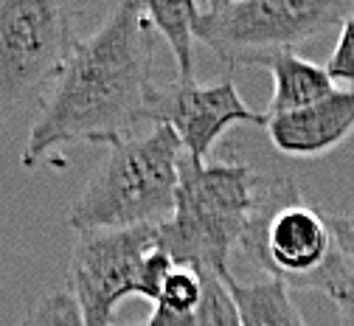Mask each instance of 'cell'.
Returning a JSON list of instances; mask_svg holds the SVG:
<instances>
[{
  "label": "cell",
  "instance_id": "9c48e42d",
  "mask_svg": "<svg viewBox=\"0 0 354 326\" xmlns=\"http://www.w3.org/2000/svg\"><path fill=\"white\" fill-rule=\"evenodd\" d=\"M264 129L273 147L290 158H324L354 132V87L332 90L309 107L270 116Z\"/></svg>",
  "mask_w": 354,
  "mask_h": 326
},
{
  "label": "cell",
  "instance_id": "4fadbf2b",
  "mask_svg": "<svg viewBox=\"0 0 354 326\" xmlns=\"http://www.w3.org/2000/svg\"><path fill=\"white\" fill-rule=\"evenodd\" d=\"M203 275V298L192 315V326H242L239 309L223 282V275L200 273Z\"/></svg>",
  "mask_w": 354,
  "mask_h": 326
},
{
  "label": "cell",
  "instance_id": "9a60e30c",
  "mask_svg": "<svg viewBox=\"0 0 354 326\" xmlns=\"http://www.w3.org/2000/svg\"><path fill=\"white\" fill-rule=\"evenodd\" d=\"M20 326H87V323L71 293H48L28 309Z\"/></svg>",
  "mask_w": 354,
  "mask_h": 326
},
{
  "label": "cell",
  "instance_id": "3957f363",
  "mask_svg": "<svg viewBox=\"0 0 354 326\" xmlns=\"http://www.w3.org/2000/svg\"><path fill=\"white\" fill-rule=\"evenodd\" d=\"M183 155L180 138L169 127L113 144L68 208V225L84 234L166 222L174 211Z\"/></svg>",
  "mask_w": 354,
  "mask_h": 326
},
{
  "label": "cell",
  "instance_id": "6da1fadb",
  "mask_svg": "<svg viewBox=\"0 0 354 326\" xmlns=\"http://www.w3.org/2000/svg\"><path fill=\"white\" fill-rule=\"evenodd\" d=\"M155 42L147 3H118L110 17L76 39L28 129L23 163L34 166L68 144H118L144 124Z\"/></svg>",
  "mask_w": 354,
  "mask_h": 326
},
{
  "label": "cell",
  "instance_id": "ac0fdd59",
  "mask_svg": "<svg viewBox=\"0 0 354 326\" xmlns=\"http://www.w3.org/2000/svg\"><path fill=\"white\" fill-rule=\"evenodd\" d=\"M329 219V230L337 242V251L351 262L354 267V214L351 217H326Z\"/></svg>",
  "mask_w": 354,
  "mask_h": 326
},
{
  "label": "cell",
  "instance_id": "ba28073f",
  "mask_svg": "<svg viewBox=\"0 0 354 326\" xmlns=\"http://www.w3.org/2000/svg\"><path fill=\"white\" fill-rule=\"evenodd\" d=\"M147 121L155 127H169L189 158L203 161L211 155L216 141L234 124H259L268 118L245 105L239 90L231 79L223 82H152L147 96Z\"/></svg>",
  "mask_w": 354,
  "mask_h": 326
},
{
  "label": "cell",
  "instance_id": "e0dca14e",
  "mask_svg": "<svg viewBox=\"0 0 354 326\" xmlns=\"http://www.w3.org/2000/svg\"><path fill=\"white\" fill-rule=\"evenodd\" d=\"M337 309V318H340V326H354V267L348 262V267L337 275V282L329 287L326 293Z\"/></svg>",
  "mask_w": 354,
  "mask_h": 326
},
{
  "label": "cell",
  "instance_id": "277c9868",
  "mask_svg": "<svg viewBox=\"0 0 354 326\" xmlns=\"http://www.w3.org/2000/svg\"><path fill=\"white\" fill-rule=\"evenodd\" d=\"M239 251L290 290L329 293L348 259L337 251L329 219L306 206L292 177H261L259 203Z\"/></svg>",
  "mask_w": 354,
  "mask_h": 326
},
{
  "label": "cell",
  "instance_id": "7a4b0ae2",
  "mask_svg": "<svg viewBox=\"0 0 354 326\" xmlns=\"http://www.w3.org/2000/svg\"><path fill=\"white\" fill-rule=\"evenodd\" d=\"M261 177L242 161H180L174 211L158 225V245L177 267L225 275L228 259L259 203Z\"/></svg>",
  "mask_w": 354,
  "mask_h": 326
},
{
  "label": "cell",
  "instance_id": "52a82bcc",
  "mask_svg": "<svg viewBox=\"0 0 354 326\" xmlns=\"http://www.w3.org/2000/svg\"><path fill=\"white\" fill-rule=\"evenodd\" d=\"M158 248V225L84 230L68 259V284L87 326H110L127 296H141L147 256Z\"/></svg>",
  "mask_w": 354,
  "mask_h": 326
},
{
  "label": "cell",
  "instance_id": "7c38bea8",
  "mask_svg": "<svg viewBox=\"0 0 354 326\" xmlns=\"http://www.w3.org/2000/svg\"><path fill=\"white\" fill-rule=\"evenodd\" d=\"M152 31H158L174 54L177 82H194V48H197V3H147Z\"/></svg>",
  "mask_w": 354,
  "mask_h": 326
},
{
  "label": "cell",
  "instance_id": "d6986e66",
  "mask_svg": "<svg viewBox=\"0 0 354 326\" xmlns=\"http://www.w3.org/2000/svg\"><path fill=\"white\" fill-rule=\"evenodd\" d=\"M147 326H192V315H177V312H169L163 307H155Z\"/></svg>",
  "mask_w": 354,
  "mask_h": 326
},
{
  "label": "cell",
  "instance_id": "5b68a950",
  "mask_svg": "<svg viewBox=\"0 0 354 326\" xmlns=\"http://www.w3.org/2000/svg\"><path fill=\"white\" fill-rule=\"evenodd\" d=\"M348 0H216L197 3V42L231 68H256L281 51L340 26Z\"/></svg>",
  "mask_w": 354,
  "mask_h": 326
},
{
  "label": "cell",
  "instance_id": "5bb4252c",
  "mask_svg": "<svg viewBox=\"0 0 354 326\" xmlns=\"http://www.w3.org/2000/svg\"><path fill=\"white\" fill-rule=\"evenodd\" d=\"M200 298H203V275L189 267H174L163 282V290L155 307H163L177 315H194V309L200 307Z\"/></svg>",
  "mask_w": 354,
  "mask_h": 326
},
{
  "label": "cell",
  "instance_id": "8992f818",
  "mask_svg": "<svg viewBox=\"0 0 354 326\" xmlns=\"http://www.w3.org/2000/svg\"><path fill=\"white\" fill-rule=\"evenodd\" d=\"M73 15L59 0H0V124L54 84L76 42Z\"/></svg>",
  "mask_w": 354,
  "mask_h": 326
},
{
  "label": "cell",
  "instance_id": "2e32d148",
  "mask_svg": "<svg viewBox=\"0 0 354 326\" xmlns=\"http://www.w3.org/2000/svg\"><path fill=\"white\" fill-rule=\"evenodd\" d=\"M324 68L335 84H354V12L340 23L337 42Z\"/></svg>",
  "mask_w": 354,
  "mask_h": 326
},
{
  "label": "cell",
  "instance_id": "30bf717a",
  "mask_svg": "<svg viewBox=\"0 0 354 326\" xmlns=\"http://www.w3.org/2000/svg\"><path fill=\"white\" fill-rule=\"evenodd\" d=\"M256 68L270 71V76H273V96L268 102V110H264V118L309 107V105L326 99L335 90V82L329 79L324 65L309 62V60L298 57L295 51L273 54L268 60H261Z\"/></svg>",
  "mask_w": 354,
  "mask_h": 326
},
{
  "label": "cell",
  "instance_id": "8fae6325",
  "mask_svg": "<svg viewBox=\"0 0 354 326\" xmlns=\"http://www.w3.org/2000/svg\"><path fill=\"white\" fill-rule=\"evenodd\" d=\"M223 282L239 309L242 326H306L290 287L279 278H264V282L245 284L231 275V270L223 275Z\"/></svg>",
  "mask_w": 354,
  "mask_h": 326
},
{
  "label": "cell",
  "instance_id": "ffe728a7",
  "mask_svg": "<svg viewBox=\"0 0 354 326\" xmlns=\"http://www.w3.org/2000/svg\"><path fill=\"white\" fill-rule=\"evenodd\" d=\"M138 326H147V323H138Z\"/></svg>",
  "mask_w": 354,
  "mask_h": 326
}]
</instances>
